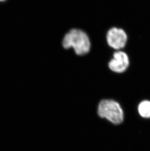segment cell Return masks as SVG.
I'll return each mask as SVG.
<instances>
[{"instance_id": "obj_1", "label": "cell", "mask_w": 150, "mask_h": 151, "mask_svg": "<svg viewBox=\"0 0 150 151\" xmlns=\"http://www.w3.org/2000/svg\"><path fill=\"white\" fill-rule=\"evenodd\" d=\"M62 45L65 49L73 47L78 55H84L90 51V41L84 32L78 29H73L64 37Z\"/></svg>"}, {"instance_id": "obj_4", "label": "cell", "mask_w": 150, "mask_h": 151, "mask_svg": "<svg viewBox=\"0 0 150 151\" xmlns=\"http://www.w3.org/2000/svg\"><path fill=\"white\" fill-rule=\"evenodd\" d=\"M129 65L130 60L127 54L119 50L114 53L113 58L109 62L108 66L112 71L121 73L126 71Z\"/></svg>"}, {"instance_id": "obj_5", "label": "cell", "mask_w": 150, "mask_h": 151, "mask_svg": "<svg viewBox=\"0 0 150 151\" xmlns=\"http://www.w3.org/2000/svg\"><path fill=\"white\" fill-rule=\"evenodd\" d=\"M138 111L141 117L145 118H150V101H141L138 106Z\"/></svg>"}, {"instance_id": "obj_3", "label": "cell", "mask_w": 150, "mask_h": 151, "mask_svg": "<svg viewBox=\"0 0 150 151\" xmlns=\"http://www.w3.org/2000/svg\"><path fill=\"white\" fill-rule=\"evenodd\" d=\"M107 41L110 47L116 50H120L126 46L127 35L124 30L117 27H113L108 32Z\"/></svg>"}, {"instance_id": "obj_2", "label": "cell", "mask_w": 150, "mask_h": 151, "mask_svg": "<svg viewBox=\"0 0 150 151\" xmlns=\"http://www.w3.org/2000/svg\"><path fill=\"white\" fill-rule=\"evenodd\" d=\"M98 114L116 125L121 123L124 119L123 110L119 103L110 99L103 100L99 103Z\"/></svg>"}, {"instance_id": "obj_6", "label": "cell", "mask_w": 150, "mask_h": 151, "mask_svg": "<svg viewBox=\"0 0 150 151\" xmlns=\"http://www.w3.org/2000/svg\"><path fill=\"white\" fill-rule=\"evenodd\" d=\"M4 1V0H0V1Z\"/></svg>"}]
</instances>
